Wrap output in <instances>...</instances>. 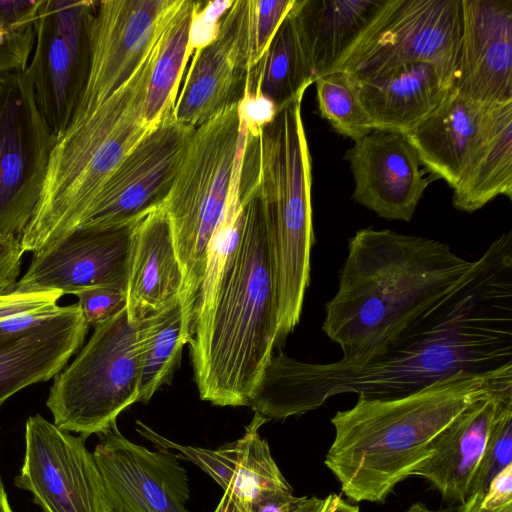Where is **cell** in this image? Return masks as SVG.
I'll return each mask as SVG.
<instances>
[{"label": "cell", "instance_id": "cell-13", "mask_svg": "<svg viewBox=\"0 0 512 512\" xmlns=\"http://www.w3.org/2000/svg\"><path fill=\"white\" fill-rule=\"evenodd\" d=\"M177 2H97L89 30L87 77L70 122L90 113L130 79Z\"/></svg>", "mask_w": 512, "mask_h": 512}, {"label": "cell", "instance_id": "cell-42", "mask_svg": "<svg viewBox=\"0 0 512 512\" xmlns=\"http://www.w3.org/2000/svg\"><path fill=\"white\" fill-rule=\"evenodd\" d=\"M512 504V465L507 466L490 482L482 499L485 508H499Z\"/></svg>", "mask_w": 512, "mask_h": 512}, {"label": "cell", "instance_id": "cell-51", "mask_svg": "<svg viewBox=\"0 0 512 512\" xmlns=\"http://www.w3.org/2000/svg\"><path fill=\"white\" fill-rule=\"evenodd\" d=\"M11 288H12V287H11ZM7 289H10V288H0V292L5 291V290H7Z\"/></svg>", "mask_w": 512, "mask_h": 512}, {"label": "cell", "instance_id": "cell-38", "mask_svg": "<svg viewBox=\"0 0 512 512\" xmlns=\"http://www.w3.org/2000/svg\"><path fill=\"white\" fill-rule=\"evenodd\" d=\"M233 1L202 2L194 14L189 37L191 52L197 51L214 41L218 34L219 23L224 12Z\"/></svg>", "mask_w": 512, "mask_h": 512}, {"label": "cell", "instance_id": "cell-18", "mask_svg": "<svg viewBox=\"0 0 512 512\" xmlns=\"http://www.w3.org/2000/svg\"><path fill=\"white\" fill-rule=\"evenodd\" d=\"M267 421L254 413L239 439L216 449L179 444L140 420H136L135 429L157 449L169 450L212 477L230 499L235 512H249L257 500L271 492L292 491L267 441L260 435V428Z\"/></svg>", "mask_w": 512, "mask_h": 512}, {"label": "cell", "instance_id": "cell-9", "mask_svg": "<svg viewBox=\"0 0 512 512\" xmlns=\"http://www.w3.org/2000/svg\"><path fill=\"white\" fill-rule=\"evenodd\" d=\"M460 28V0H384L334 72L365 80L401 64L427 62L452 85Z\"/></svg>", "mask_w": 512, "mask_h": 512}, {"label": "cell", "instance_id": "cell-34", "mask_svg": "<svg viewBox=\"0 0 512 512\" xmlns=\"http://www.w3.org/2000/svg\"><path fill=\"white\" fill-rule=\"evenodd\" d=\"M509 465H512V388L497 397L495 417L469 495L485 494L491 480Z\"/></svg>", "mask_w": 512, "mask_h": 512}, {"label": "cell", "instance_id": "cell-33", "mask_svg": "<svg viewBox=\"0 0 512 512\" xmlns=\"http://www.w3.org/2000/svg\"><path fill=\"white\" fill-rule=\"evenodd\" d=\"M314 83L319 114L334 131L355 142L374 130L346 74L334 72L318 78Z\"/></svg>", "mask_w": 512, "mask_h": 512}, {"label": "cell", "instance_id": "cell-19", "mask_svg": "<svg viewBox=\"0 0 512 512\" xmlns=\"http://www.w3.org/2000/svg\"><path fill=\"white\" fill-rule=\"evenodd\" d=\"M89 326L77 303L16 334H0V407L18 391L54 378L82 346Z\"/></svg>", "mask_w": 512, "mask_h": 512}, {"label": "cell", "instance_id": "cell-36", "mask_svg": "<svg viewBox=\"0 0 512 512\" xmlns=\"http://www.w3.org/2000/svg\"><path fill=\"white\" fill-rule=\"evenodd\" d=\"M96 4L88 0L44 1L54 32L76 54L89 55V30Z\"/></svg>", "mask_w": 512, "mask_h": 512}, {"label": "cell", "instance_id": "cell-41", "mask_svg": "<svg viewBox=\"0 0 512 512\" xmlns=\"http://www.w3.org/2000/svg\"><path fill=\"white\" fill-rule=\"evenodd\" d=\"M41 1L0 0V24L14 32L30 24L39 9Z\"/></svg>", "mask_w": 512, "mask_h": 512}, {"label": "cell", "instance_id": "cell-16", "mask_svg": "<svg viewBox=\"0 0 512 512\" xmlns=\"http://www.w3.org/2000/svg\"><path fill=\"white\" fill-rule=\"evenodd\" d=\"M451 89L480 105L512 102V0H460Z\"/></svg>", "mask_w": 512, "mask_h": 512}, {"label": "cell", "instance_id": "cell-44", "mask_svg": "<svg viewBox=\"0 0 512 512\" xmlns=\"http://www.w3.org/2000/svg\"><path fill=\"white\" fill-rule=\"evenodd\" d=\"M484 494H470L464 502H462L456 512H512V504L499 508H485L482 506Z\"/></svg>", "mask_w": 512, "mask_h": 512}, {"label": "cell", "instance_id": "cell-39", "mask_svg": "<svg viewBox=\"0 0 512 512\" xmlns=\"http://www.w3.org/2000/svg\"><path fill=\"white\" fill-rule=\"evenodd\" d=\"M239 116L249 134H258L278 113L275 104L260 94L244 93L238 105Z\"/></svg>", "mask_w": 512, "mask_h": 512}, {"label": "cell", "instance_id": "cell-7", "mask_svg": "<svg viewBox=\"0 0 512 512\" xmlns=\"http://www.w3.org/2000/svg\"><path fill=\"white\" fill-rule=\"evenodd\" d=\"M238 105L194 129L163 206L183 274L180 296L194 307L205 272L207 247L226 207L246 133Z\"/></svg>", "mask_w": 512, "mask_h": 512}, {"label": "cell", "instance_id": "cell-28", "mask_svg": "<svg viewBox=\"0 0 512 512\" xmlns=\"http://www.w3.org/2000/svg\"><path fill=\"white\" fill-rule=\"evenodd\" d=\"M195 307L180 294L136 324L138 401L147 403L172 375L192 336Z\"/></svg>", "mask_w": 512, "mask_h": 512}, {"label": "cell", "instance_id": "cell-45", "mask_svg": "<svg viewBox=\"0 0 512 512\" xmlns=\"http://www.w3.org/2000/svg\"><path fill=\"white\" fill-rule=\"evenodd\" d=\"M328 512H360L357 505L348 504L341 497Z\"/></svg>", "mask_w": 512, "mask_h": 512}, {"label": "cell", "instance_id": "cell-27", "mask_svg": "<svg viewBox=\"0 0 512 512\" xmlns=\"http://www.w3.org/2000/svg\"><path fill=\"white\" fill-rule=\"evenodd\" d=\"M246 78L236 69L223 37L195 51L172 116L196 128L224 109L239 104Z\"/></svg>", "mask_w": 512, "mask_h": 512}, {"label": "cell", "instance_id": "cell-10", "mask_svg": "<svg viewBox=\"0 0 512 512\" xmlns=\"http://www.w3.org/2000/svg\"><path fill=\"white\" fill-rule=\"evenodd\" d=\"M55 141L28 65L10 71L0 103V236L20 239L38 203Z\"/></svg>", "mask_w": 512, "mask_h": 512}, {"label": "cell", "instance_id": "cell-31", "mask_svg": "<svg viewBox=\"0 0 512 512\" xmlns=\"http://www.w3.org/2000/svg\"><path fill=\"white\" fill-rule=\"evenodd\" d=\"M295 0H236L220 19L218 33L247 81L264 58L280 24Z\"/></svg>", "mask_w": 512, "mask_h": 512}, {"label": "cell", "instance_id": "cell-6", "mask_svg": "<svg viewBox=\"0 0 512 512\" xmlns=\"http://www.w3.org/2000/svg\"><path fill=\"white\" fill-rule=\"evenodd\" d=\"M163 28L130 79L56 138L38 203L20 236L24 252L34 253L79 228L121 161L152 129L144 120V104Z\"/></svg>", "mask_w": 512, "mask_h": 512}, {"label": "cell", "instance_id": "cell-43", "mask_svg": "<svg viewBox=\"0 0 512 512\" xmlns=\"http://www.w3.org/2000/svg\"><path fill=\"white\" fill-rule=\"evenodd\" d=\"M339 498L340 496L336 494H330L324 499L303 496L292 512H328Z\"/></svg>", "mask_w": 512, "mask_h": 512}, {"label": "cell", "instance_id": "cell-2", "mask_svg": "<svg viewBox=\"0 0 512 512\" xmlns=\"http://www.w3.org/2000/svg\"><path fill=\"white\" fill-rule=\"evenodd\" d=\"M512 386V366L485 374L459 372L409 395L358 397L332 418L324 463L355 502H383L432 453L437 436L478 399Z\"/></svg>", "mask_w": 512, "mask_h": 512}, {"label": "cell", "instance_id": "cell-14", "mask_svg": "<svg viewBox=\"0 0 512 512\" xmlns=\"http://www.w3.org/2000/svg\"><path fill=\"white\" fill-rule=\"evenodd\" d=\"M141 220V219H140ZM140 220L111 227H81L33 253L15 287L77 294L95 287L127 291L130 254Z\"/></svg>", "mask_w": 512, "mask_h": 512}, {"label": "cell", "instance_id": "cell-35", "mask_svg": "<svg viewBox=\"0 0 512 512\" xmlns=\"http://www.w3.org/2000/svg\"><path fill=\"white\" fill-rule=\"evenodd\" d=\"M63 296L58 290H21L15 285L0 292V334H16L33 328L54 315Z\"/></svg>", "mask_w": 512, "mask_h": 512}, {"label": "cell", "instance_id": "cell-50", "mask_svg": "<svg viewBox=\"0 0 512 512\" xmlns=\"http://www.w3.org/2000/svg\"><path fill=\"white\" fill-rule=\"evenodd\" d=\"M9 31L0 24V47L5 44Z\"/></svg>", "mask_w": 512, "mask_h": 512}, {"label": "cell", "instance_id": "cell-1", "mask_svg": "<svg viewBox=\"0 0 512 512\" xmlns=\"http://www.w3.org/2000/svg\"><path fill=\"white\" fill-rule=\"evenodd\" d=\"M512 366V232L495 239L462 279L355 362L295 360L271 354L248 406L286 419L356 393L392 399L459 372Z\"/></svg>", "mask_w": 512, "mask_h": 512}, {"label": "cell", "instance_id": "cell-24", "mask_svg": "<svg viewBox=\"0 0 512 512\" xmlns=\"http://www.w3.org/2000/svg\"><path fill=\"white\" fill-rule=\"evenodd\" d=\"M34 35L28 70L37 104L57 138L68 126L83 90L89 55L76 54L56 35L44 1L34 19Z\"/></svg>", "mask_w": 512, "mask_h": 512}, {"label": "cell", "instance_id": "cell-30", "mask_svg": "<svg viewBox=\"0 0 512 512\" xmlns=\"http://www.w3.org/2000/svg\"><path fill=\"white\" fill-rule=\"evenodd\" d=\"M201 1L178 0L163 28L147 88L144 120L153 128L172 116L181 78L192 52L190 29Z\"/></svg>", "mask_w": 512, "mask_h": 512}, {"label": "cell", "instance_id": "cell-22", "mask_svg": "<svg viewBox=\"0 0 512 512\" xmlns=\"http://www.w3.org/2000/svg\"><path fill=\"white\" fill-rule=\"evenodd\" d=\"M511 388L492 392L469 405L437 436L432 453L412 476L424 478L443 499L464 502L495 417L497 397Z\"/></svg>", "mask_w": 512, "mask_h": 512}, {"label": "cell", "instance_id": "cell-4", "mask_svg": "<svg viewBox=\"0 0 512 512\" xmlns=\"http://www.w3.org/2000/svg\"><path fill=\"white\" fill-rule=\"evenodd\" d=\"M243 227L237 251L189 340L200 398L247 406L274 351L276 311L268 239L254 188L239 179Z\"/></svg>", "mask_w": 512, "mask_h": 512}, {"label": "cell", "instance_id": "cell-48", "mask_svg": "<svg viewBox=\"0 0 512 512\" xmlns=\"http://www.w3.org/2000/svg\"><path fill=\"white\" fill-rule=\"evenodd\" d=\"M213 512H235V510L230 499L225 494H223Z\"/></svg>", "mask_w": 512, "mask_h": 512}, {"label": "cell", "instance_id": "cell-5", "mask_svg": "<svg viewBox=\"0 0 512 512\" xmlns=\"http://www.w3.org/2000/svg\"><path fill=\"white\" fill-rule=\"evenodd\" d=\"M302 100L278 111L258 134L246 131L240 177L255 190L268 239L276 311L275 346L300 320L314 245L312 162Z\"/></svg>", "mask_w": 512, "mask_h": 512}, {"label": "cell", "instance_id": "cell-40", "mask_svg": "<svg viewBox=\"0 0 512 512\" xmlns=\"http://www.w3.org/2000/svg\"><path fill=\"white\" fill-rule=\"evenodd\" d=\"M24 250L16 236H0V288H11L20 274Z\"/></svg>", "mask_w": 512, "mask_h": 512}, {"label": "cell", "instance_id": "cell-11", "mask_svg": "<svg viewBox=\"0 0 512 512\" xmlns=\"http://www.w3.org/2000/svg\"><path fill=\"white\" fill-rule=\"evenodd\" d=\"M15 485L29 491L42 512H112L85 438L39 414L26 421L25 455Z\"/></svg>", "mask_w": 512, "mask_h": 512}, {"label": "cell", "instance_id": "cell-46", "mask_svg": "<svg viewBox=\"0 0 512 512\" xmlns=\"http://www.w3.org/2000/svg\"><path fill=\"white\" fill-rule=\"evenodd\" d=\"M406 512H456L453 508L433 510L421 502L412 504Z\"/></svg>", "mask_w": 512, "mask_h": 512}, {"label": "cell", "instance_id": "cell-32", "mask_svg": "<svg viewBox=\"0 0 512 512\" xmlns=\"http://www.w3.org/2000/svg\"><path fill=\"white\" fill-rule=\"evenodd\" d=\"M243 144L226 207L207 247L205 272L196 301L195 317L210 304L221 276L232 261L241 238L243 204L239 190V178Z\"/></svg>", "mask_w": 512, "mask_h": 512}, {"label": "cell", "instance_id": "cell-17", "mask_svg": "<svg viewBox=\"0 0 512 512\" xmlns=\"http://www.w3.org/2000/svg\"><path fill=\"white\" fill-rule=\"evenodd\" d=\"M355 187L352 199L387 220L409 222L431 178H426L406 134L374 129L344 156Z\"/></svg>", "mask_w": 512, "mask_h": 512}, {"label": "cell", "instance_id": "cell-37", "mask_svg": "<svg viewBox=\"0 0 512 512\" xmlns=\"http://www.w3.org/2000/svg\"><path fill=\"white\" fill-rule=\"evenodd\" d=\"M88 326L96 327L126 308L127 291L115 287H95L75 294Z\"/></svg>", "mask_w": 512, "mask_h": 512}, {"label": "cell", "instance_id": "cell-49", "mask_svg": "<svg viewBox=\"0 0 512 512\" xmlns=\"http://www.w3.org/2000/svg\"><path fill=\"white\" fill-rule=\"evenodd\" d=\"M10 71H7V72H0V103H1V100H2V97H3V93H4V89H5V84H6V80H7V75Z\"/></svg>", "mask_w": 512, "mask_h": 512}, {"label": "cell", "instance_id": "cell-8", "mask_svg": "<svg viewBox=\"0 0 512 512\" xmlns=\"http://www.w3.org/2000/svg\"><path fill=\"white\" fill-rule=\"evenodd\" d=\"M88 343L55 377L46 405L53 423L87 438L138 402L136 324L127 309L94 327Z\"/></svg>", "mask_w": 512, "mask_h": 512}, {"label": "cell", "instance_id": "cell-12", "mask_svg": "<svg viewBox=\"0 0 512 512\" xmlns=\"http://www.w3.org/2000/svg\"><path fill=\"white\" fill-rule=\"evenodd\" d=\"M194 129L173 116L152 128L107 180L79 228L123 225L162 208Z\"/></svg>", "mask_w": 512, "mask_h": 512}, {"label": "cell", "instance_id": "cell-21", "mask_svg": "<svg viewBox=\"0 0 512 512\" xmlns=\"http://www.w3.org/2000/svg\"><path fill=\"white\" fill-rule=\"evenodd\" d=\"M487 106L450 89L406 135L432 179H442L452 189L459 184L483 137Z\"/></svg>", "mask_w": 512, "mask_h": 512}, {"label": "cell", "instance_id": "cell-15", "mask_svg": "<svg viewBox=\"0 0 512 512\" xmlns=\"http://www.w3.org/2000/svg\"><path fill=\"white\" fill-rule=\"evenodd\" d=\"M98 437L93 456L112 512H188V475L172 452L132 442L117 423Z\"/></svg>", "mask_w": 512, "mask_h": 512}, {"label": "cell", "instance_id": "cell-23", "mask_svg": "<svg viewBox=\"0 0 512 512\" xmlns=\"http://www.w3.org/2000/svg\"><path fill=\"white\" fill-rule=\"evenodd\" d=\"M182 269L167 213L156 209L138 223L132 242L127 281L130 322L162 308L181 293Z\"/></svg>", "mask_w": 512, "mask_h": 512}, {"label": "cell", "instance_id": "cell-25", "mask_svg": "<svg viewBox=\"0 0 512 512\" xmlns=\"http://www.w3.org/2000/svg\"><path fill=\"white\" fill-rule=\"evenodd\" d=\"M384 0H295L314 82L331 74Z\"/></svg>", "mask_w": 512, "mask_h": 512}, {"label": "cell", "instance_id": "cell-26", "mask_svg": "<svg viewBox=\"0 0 512 512\" xmlns=\"http://www.w3.org/2000/svg\"><path fill=\"white\" fill-rule=\"evenodd\" d=\"M500 195L512 199V102L487 106L483 137L452 202L472 213Z\"/></svg>", "mask_w": 512, "mask_h": 512}, {"label": "cell", "instance_id": "cell-20", "mask_svg": "<svg viewBox=\"0 0 512 512\" xmlns=\"http://www.w3.org/2000/svg\"><path fill=\"white\" fill-rule=\"evenodd\" d=\"M350 81L374 129L406 135L451 89L450 78L427 62L405 63L365 80Z\"/></svg>", "mask_w": 512, "mask_h": 512}, {"label": "cell", "instance_id": "cell-29", "mask_svg": "<svg viewBox=\"0 0 512 512\" xmlns=\"http://www.w3.org/2000/svg\"><path fill=\"white\" fill-rule=\"evenodd\" d=\"M312 83V68L291 8L277 29L264 58L248 75L245 92L268 98L279 111L302 100Z\"/></svg>", "mask_w": 512, "mask_h": 512}, {"label": "cell", "instance_id": "cell-3", "mask_svg": "<svg viewBox=\"0 0 512 512\" xmlns=\"http://www.w3.org/2000/svg\"><path fill=\"white\" fill-rule=\"evenodd\" d=\"M473 264L435 239L359 229L349 239L322 330L339 345L342 360L358 361L454 287Z\"/></svg>", "mask_w": 512, "mask_h": 512}, {"label": "cell", "instance_id": "cell-47", "mask_svg": "<svg viewBox=\"0 0 512 512\" xmlns=\"http://www.w3.org/2000/svg\"><path fill=\"white\" fill-rule=\"evenodd\" d=\"M0 512H13L0 474Z\"/></svg>", "mask_w": 512, "mask_h": 512}]
</instances>
